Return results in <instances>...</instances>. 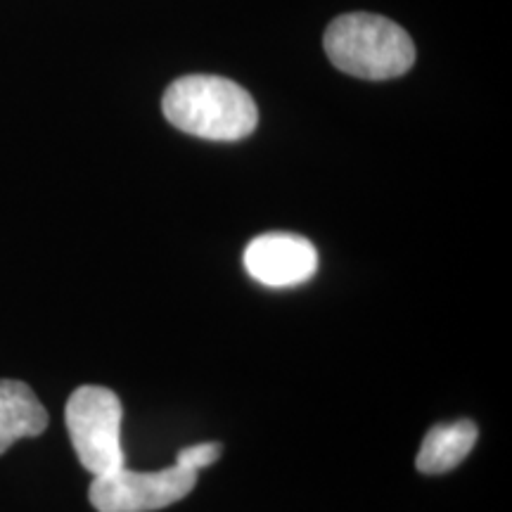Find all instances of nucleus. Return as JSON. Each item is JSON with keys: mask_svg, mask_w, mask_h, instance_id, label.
I'll return each mask as SVG.
<instances>
[{"mask_svg": "<svg viewBox=\"0 0 512 512\" xmlns=\"http://www.w3.org/2000/svg\"><path fill=\"white\" fill-rule=\"evenodd\" d=\"M164 117L204 140L235 143L259 124V110L245 88L223 76L190 74L171 83L162 100Z\"/></svg>", "mask_w": 512, "mask_h": 512, "instance_id": "f257e3e1", "label": "nucleus"}, {"mask_svg": "<svg viewBox=\"0 0 512 512\" xmlns=\"http://www.w3.org/2000/svg\"><path fill=\"white\" fill-rule=\"evenodd\" d=\"M219 456H221V444H216V441H204V444L183 448V451L178 453L176 465L185 467V470L200 472L204 467L214 465L216 460H219Z\"/></svg>", "mask_w": 512, "mask_h": 512, "instance_id": "6e6552de", "label": "nucleus"}, {"mask_svg": "<svg viewBox=\"0 0 512 512\" xmlns=\"http://www.w3.org/2000/svg\"><path fill=\"white\" fill-rule=\"evenodd\" d=\"M48 413L29 384L0 380V456L17 439L46 432Z\"/></svg>", "mask_w": 512, "mask_h": 512, "instance_id": "423d86ee", "label": "nucleus"}, {"mask_svg": "<svg viewBox=\"0 0 512 512\" xmlns=\"http://www.w3.org/2000/svg\"><path fill=\"white\" fill-rule=\"evenodd\" d=\"M245 268L266 287H294L316 275L318 252L302 235L266 233L247 245Z\"/></svg>", "mask_w": 512, "mask_h": 512, "instance_id": "39448f33", "label": "nucleus"}, {"mask_svg": "<svg viewBox=\"0 0 512 512\" xmlns=\"http://www.w3.org/2000/svg\"><path fill=\"white\" fill-rule=\"evenodd\" d=\"M325 53L344 74L368 81L403 76L415 62L411 36L380 15H342L325 31Z\"/></svg>", "mask_w": 512, "mask_h": 512, "instance_id": "f03ea898", "label": "nucleus"}, {"mask_svg": "<svg viewBox=\"0 0 512 512\" xmlns=\"http://www.w3.org/2000/svg\"><path fill=\"white\" fill-rule=\"evenodd\" d=\"M479 437L477 425L472 420L444 422V425H434L422 439L420 453L415 458V467L422 475H444L458 467L463 460L470 456Z\"/></svg>", "mask_w": 512, "mask_h": 512, "instance_id": "0eeeda50", "label": "nucleus"}, {"mask_svg": "<svg viewBox=\"0 0 512 512\" xmlns=\"http://www.w3.org/2000/svg\"><path fill=\"white\" fill-rule=\"evenodd\" d=\"M195 484L197 472L181 465L157 472H136L124 465L95 477L88 498L98 512H152L178 503Z\"/></svg>", "mask_w": 512, "mask_h": 512, "instance_id": "20e7f679", "label": "nucleus"}, {"mask_svg": "<svg viewBox=\"0 0 512 512\" xmlns=\"http://www.w3.org/2000/svg\"><path fill=\"white\" fill-rule=\"evenodd\" d=\"M67 432L81 465L93 477L124 467V448H121V408L119 396L107 387L86 384L69 396Z\"/></svg>", "mask_w": 512, "mask_h": 512, "instance_id": "7ed1b4c3", "label": "nucleus"}]
</instances>
